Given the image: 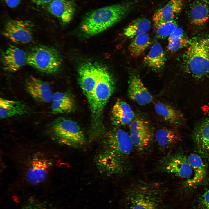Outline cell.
<instances>
[{"instance_id":"6da1fadb","label":"cell","mask_w":209,"mask_h":209,"mask_svg":"<svg viewBox=\"0 0 209 209\" xmlns=\"http://www.w3.org/2000/svg\"><path fill=\"white\" fill-rule=\"evenodd\" d=\"M167 188L163 183L138 179L129 182L120 200L121 209H161Z\"/></svg>"},{"instance_id":"7a4b0ae2","label":"cell","mask_w":209,"mask_h":209,"mask_svg":"<svg viewBox=\"0 0 209 209\" xmlns=\"http://www.w3.org/2000/svg\"><path fill=\"white\" fill-rule=\"evenodd\" d=\"M27 152L20 164V181L11 185L14 191L24 188L37 187L45 183L53 168V158L46 150Z\"/></svg>"},{"instance_id":"3957f363","label":"cell","mask_w":209,"mask_h":209,"mask_svg":"<svg viewBox=\"0 0 209 209\" xmlns=\"http://www.w3.org/2000/svg\"><path fill=\"white\" fill-rule=\"evenodd\" d=\"M130 8L128 3L123 2L93 10L84 17L81 24V30L88 36L100 33L124 18Z\"/></svg>"},{"instance_id":"277c9868","label":"cell","mask_w":209,"mask_h":209,"mask_svg":"<svg viewBox=\"0 0 209 209\" xmlns=\"http://www.w3.org/2000/svg\"><path fill=\"white\" fill-rule=\"evenodd\" d=\"M184 67L189 73L201 77L209 73V39L202 38L190 42L184 53Z\"/></svg>"},{"instance_id":"5b68a950","label":"cell","mask_w":209,"mask_h":209,"mask_svg":"<svg viewBox=\"0 0 209 209\" xmlns=\"http://www.w3.org/2000/svg\"><path fill=\"white\" fill-rule=\"evenodd\" d=\"M26 63L37 70L46 73L57 72L62 63L61 58L56 49L44 45L34 47L26 55Z\"/></svg>"},{"instance_id":"8992f818","label":"cell","mask_w":209,"mask_h":209,"mask_svg":"<svg viewBox=\"0 0 209 209\" xmlns=\"http://www.w3.org/2000/svg\"><path fill=\"white\" fill-rule=\"evenodd\" d=\"M51 132L59 142L70 146L83 145L86 142L84 133L75 122L63 117L56 119L52 123Z\"/></svg>"},{"instance_id":"52a82bcc","label":"cell","mask_w":209,"mask_h":209,"mask_svg":"<svg viewBox=\"0 0 209 209\" xmlns=\"http://www.w3.org/2000/svg\"><path fill=\"white\" fill-rule=\"evenodd\" d=\"M115 89V82L111 74L107 69L100 65L90 107L95 117L100 116Z\"/></svg>"},{"instance_id":"ba28073f","label":"cell","mask_w":209,"mask_h":209,"mask_svg":"<svg viewBox=\"0 0 209 209\" xmlns=\"http://www.w3.org/2000/svg\"><path fill=\"white\" fill-rule=\"evenodd\" d=\"M156 170L184 179L188 185H193L195 173L187 158L179 153L167 154L158 162Z\"/></svg>"},{"instance_id":"9c48e42d","label":"cell","mask_w":209,"mask_h":209,"mask_svg":"<svg viewBox=\"0 0 209 209\" xmlns=\"http://www.w3.org/2000/svg\"><path fill=\"white\" fill-rule=\"evenodd\" d=\"M103 142L107 149L125 164L131 165V157L134 148L129 134L115 128L108 133Z\"/></svg>"},{"instance_id":"30bf717a","label":"cell","mask_w":209,"mask_h":209,"mask_svg":"<svg viewBox=\"0 0 209 209\" xmlns=\"http://www.w3.org/2000/svg\"><path fill=\"white\" fill-rule=\"evenodd\" d=\"M129 135L134 150L139 154H146L150 149L152 143V135L147 123L136 119L129 124Z\"/></svg>"},{"instance_id":"8fae6325","label":"cell","mask_w":209,"mask_h":209,"mask_svg":"<svg viewBox=\"0 0 209 209\" xmlns=\"http://www.w3.org/2000/svg\"><path fill=\"white\" fill-rule=\"evenodd\" d=\"M100 64L92 62L82 64L78 70V82L90 107L96 84Z\"/></svg>"},{"instance_id":"7c38bea8","label":"cell","mask_w":209,"mask_h":209,"mask_svg":"<svg viewBox=\"0 0 209 209\" xmlns=\"http://www.w3.org/2000/svg\"><path fill=\"white\" fill-rule=\"evenodd\" d=\"M33 25L30 21L12 19L5 24L2 34L16 43L26 44L33 39Z\"/></svg>"},{"instance_id":"4fadbf2b","label":"cell","mask_w":209,"mask_h":209,"mask_svg":"<svg viewBox=\"0 0 209 209\" xmlns=\"http://www.w3.org/2000/svg\"><path fill=\"white\" fill-rule=\"evenodd\" d=\"M26 91L35 101L48 103L51 101L53 93L50 85L35 77L30 76L24 83Z\"/></svg>"},{"instance_id":"5bb4252c","label":"cell","mask_w":209,"mask_h":209,"mask_svg":"<svg viewBox=\"0 0 209 209\" xmlns=\"http://www.w3.org/2000/svg\"><path fill=\"white\" fill-rule=\"evenodd\" d=\"M128 95L129 98L140 105L151 102L153 97L145 87L139 76L131 74L128 81Z\"/></svg>"},{"instance_id":"9a60e30c","label":"cell","mask_w":209,"mask_h":209,"mask_svg":"<svg viewBox=\"0 0 209 209\" xmlns=\"http://www.w3.org/2000/svg\"><path fill=\"white\" fill-rule=\"evenodd\" d=\"M96 160L98 169L103 173L121 176L128 174L122 164L107 149L99 154Z\"/></svg>"},{"instance_id":"2e32d148","label":"cell","mask_w":209,"mask_h":209,"mask_svg":"<svg viewBox=\"0 0 209 209\" xmlns=\"http://www.w3.org/2000/svg\"><path fill=\"white\" fill-rule=\"evenodd\" d=\"M26 55L22 50L14 45H10L2 53L3 68L8 72L17 71L26 62Z\"/></svg>"},{"instance_id":"e0dca14e","label":"cell","mask_w":209,"mask_h":209,"mask_svg":"<svg viewBox=\"0 0 209 209\" xmlns=\"http://www.w3.org/2000/svg\"><path fill=\"white\" fill-rule=\"evenodd\" d=\"M183 3V0H170L164 6L157 9L153 17L155 28L162 24L174 20L182 10Z\"/></svg>"},{"instance_id":"ac0fdd59","label":"cell","mask_w":209,"mask_h":209,"mask_svg":"<svg viewBox=\"0 0 209 209\" xmlns=\"http://www.w3.org/2000/svg\"><path fill=\"white\" fill-rule=\"evenodd\" d=\"M48 9L62 22L67 23L73 18L76 6L73 0H52L49 3Z\"/></svg>"},{"instance_id":"d6986e66","label":"cell","mask_w":209,"mask_h":209,"mask_svg":"<svg viewBox=\"0 0 209 209\" xmlns=\"http://www.w3.org/2000/svg\"><path fill=\"white\" fill-rule=\"evenodd\" d=\"M190 23L201 26L209 19V0H195L191 4L188 12Z\"/></svg>"},{"instance_id":"ffe728a7","label":"cell","mask_w":209,"mask_h":209,"mask_svg":"<svg viewBox=\"0 0 209 209\" xmlns=\"http://www.w3.org/2000/svg\"><path fill=\"white\" fill-rule=\"evenodd\" d=\"M29 109L27 105L21 101L9 100L0 98L1 119L26 115L29 112Z\"/></svg>"},{"instance_id":"44dd1931","label":"cell","mask_w":209,"mask_h":209,"mask_svg":"<svg viewBox=\"0 0 209 209\" xmlns=\"http://www.w3.org/2000/svg\"><path fill=\"white\" fill-rule=\"evenodd\" d=\"M111 120L117 125H129L134 117V113L129 105L122 100L117 101L111 112Z\"/></svg>"},{"instance_id":"7402d4cb","label":"cell","mask_w":209,"mask_h":209,"mask_svg":"<svg viewBox=\"0 0 209 209\" xmlns=\"http://www.w3.org/2000/svg\"><path fill=\"white\" fill-rule=\"evenodd\" d=\"M154 108L156 113L164 120L172 125L179 126L183 124L184 119L178 111L166 103L158 102Z\"/></svg>"},{"instance_id":"603a6c76","label":"cell","mask_w":209,"mask_h":209,"mask_svg":"<svg viewBox=\"0 0 209 209\" xmlns=\"http://www.w3.org/2000/svg\"><path fill=\"white\" fill-rule=\"evenodd\" d=\"M166 58L161 45L156 42L152 46L147 55L144 58V63L153 71H158L164 67Z\"/></svg>"},{"instance_id":"cb8c5ba5","label":"cell","mask_w":209,"mask_h":209,"mask_svg":"<svg viewBox=\"0 0 209 209\" xmlns=\"http://www.w3.org/2000/svg\"><path fill=\"white\" fill-rule=\"evenodd\" d=\"M51 102V111L53 114L69 112L73 110L74 107L72 98L66 92L54 93Z\"/></svg>"},{"instance_id":"d4e9b609","label":"cell","mask_w":209,"mask_h":209,"mask_svg":"<svg viewBox=\"0 0 209 209\" xmlns=\"http://www.w3.org/2000/svg\"><path fill=\"white\" fill-rule=\"evenodd\" d=\"M156 142L162 150H167L181 140V138L174 130L167 128L159 129L154 135Z\"/></svg>"},{"instance_id":"484cf974","label":"cell","mask_w":209,"mask_h":209,"mask_svg":"<svg viewBox=\"0 0 209 209\" xmlns=\"http://www.w3.org/2000/svg\"><path fill=\"white\" fill-rule=\"evenodd\" d=\"M193 137L200 149L204 153L209 155V119L201 123L196 128Z\"/></svg>"},{"instance_id":"4316f807","label":"cell","mask_w":209,"mask_h":209,"mask_svg":"<svg viewBox=\"0 0 209 209\" xmlns=\"http://www.w3.org/2000/svg\"><path fill=\"white\" fill-rule=\"evenodd\" d=\"M151 23L145 18L136 19L128 24L124 30L123 33L127 37L133 38L137 36L146 33L150 29Z\"/></svg>"},{"instance_id":"83f0119b","label":"cell","mask_w":209,"mask_h":209,"mask_svg":"<svg viewBox=\"0 0 209 209\" xmlns=\"http://www.w3.org/2000/svg\"><path fill=\"white\" fill-rule=\"evenodd\" d=\"M151 40L149 35L145 33L133 38L128 48L131 55L137 57L141 55L150 45Z\"/></svg>"},{"instance_id":"f1b7e54d","label":"cell","mask_w":209,"mask_h":209,"mask_svg":"<svg viewBox=\"0 0 209 209\" xmlns=\"http://www.w3.org/2000/svg\"><path fill=\"white\" fill-rule=\"evenodd\" d=\"M187 158L195 173L193 185H197L205 178L207 174L206 167L201 158L197 154H191L187 156Z\"/></svg>"},{"instance_id":"f546056e","label":"cell","mask_w":209,"mask_h":209,"mask_svg":"<svg viewBox=\"0 0 209 209\" xmlns=\"http://www.w3.org/2000/svg\"><path fill=\"white\" fill-rule=\"evenodd\" d=\"M177 27L174 20L162 24L155 28L156 37L158 39H165L169 37Z\"/></svg>"},{"instance_id":"4dcf8cb0","label":"cell","mask_w":209,"mask_h":209,"mask_svg":"<svg viewBox=\"0 0 209 209\" xmlns=\"http://www.w3.org/2000/svg\"><path fill=\"white\" fill-rule=\"evenodd\" d=\"M21 209H57L46 201L31 198L23 205Z\"/></svg>"},{"instance_id":"1f68e13d","label":"cell","mask_w":209,"mask_h":209,"mask_svg":"<svg viewBox=\"0 0 209 209\" xmlns=\"http://www.w3.org/2000/svg\"><path fill=\"white\" fill-rule=\"evenodd\" d=\"M167 48L171 52H174L188 46L190 43L189 40L183 36L176 39L168 42Z\"/></svg>"},{"instance_id":"d6a6232c","label":"cell","mask_w":209,"mask_h":209,"mask_svg":"<svg viewBox=\"0 0 209 209\" xmlns=\"http://www.w3.org/2000/svg\"><path fill=\"white\" fill-rule=\"evenodd\" d=\"M201 205L202 209H209V188L206 191L201 197Z\"/></svg>"},{"instance_id":"836d02e7","label":"cell","mask_w":209,"mask_h":209,"mask_svg":"<svg viewBox=\"0 0 209 209\" xmlns=\"http://www.w3.org/2000/svg\"><path fill=\"white\" fill-rule=\"evenodd\" d=\"M183 30L179 27H177L168 37V42L177 39L183 36Z\"/></svg>"},{"instance_id":"e575fe53","label":"cell","mask_w":209,"mask_h":209,"mask_svg":"<svg viewBox=\"0 0 209 209\" xmlns=\"http://www.w3.org/2000/svg\"><path fill=\"white\" fill-rule=\"evenodd\" d=\"M9 7L14 8L20 3L21 0H2Z\"/></svg>"},{"instance_id":"d590c367","label":"cell","mask_w":209,"mask_h":209,"mask_svg":"<svg viewBox=\"0 0 209 209\" xmlns=\"http://www.w3.org/2000/svg\"><path fill=\"white\" fill-rule=\"evenodd\" d=\"M35 3L37 5H42L49 3L52 0H33Z\"/></svg>"},{"instance_id":"8d00e7d4","label":"cell","mask_w":209,"mask_h":209,"mask_svg":"<svg viewBox=\"0 0 209 209\" xmlns=\"http://www.w3.org/2000/svg\"><path fill=\"white\" fill-rule=\"evenodd\" d=\"M161 209H167L163 207Z\"/></svg>"}]
</instances>
